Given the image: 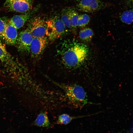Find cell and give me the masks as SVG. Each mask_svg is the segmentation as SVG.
I'll return each mask as SVG.
<instances>
[{
  "instance_id": "cell-16",
  "label": "cell",
  "mask_w": 133,
  "mask_h": 133,
  "mask_svg": "<svg viewBox=\"0 0 133 133\" xmlns=\"http://www.w3.org/2000/svg\"><path fill=\"white\" fill-rule=\"evenodd\" d=\"M89 16L85 14L79 15L77 20L78 27L83 28L85 27L90 21Z\"/></svg>"
},
{
  "instance_id": "cell-15",
  "label": "cell",
  "mask_w": 133,
  "mask_h": 133,
  "mask_svg": "<svg viewBox=\"0 0 133 133\" xmlns=\"http://www.w3.org/2000/svg\"><path fill=\"white\" fill-rule=\"evenodd\" d=\"M121 21L127 24L133 23V9L123 12L120 16Z\"/></svg>"
},
{
  "instance_id": "cell-11",
  "label": "cell",
  "mask_w": 133,
  "mask_h": 133,
  "mask_svg": "<svg viewBox=\"0 0 133 133\" xmlns=\"http://www.w3.org/2000/svg\"><path fill=\"white\" fill-rule=\"evenodd\" d=\"M33 124L38 127H49L50 123L47 112L45 111L41 112L37 115L33 122Z\"/></svg>"
},
{
  "instance_id": "cell-7",
  "label": "cell",
  "mask_w": 133,
  "mask_h": 133,
  "mask_svg": "<svg viewBox=\"0 0 133 133\" xmlns=\"http://www.w3.org/2000/svg\"><path fill=\"white\" fill-rule=\"evenodd\" d=\"M33 0H18L4 4L5 8L8 11L24 13L32 10Z\"/></svg>"
},
{
  "instance_id": "cell-14",
  "label": "cell",
  "mask_w": 133,
  "mask_h": 133,
  "mask_svg": "<svg viewBox=\"0 0 133 133\" xmlns=\"http://www.w3.org/2000/svg\"><path fill=\"white\" fill-rule=\"evenodd\" d=\"M93 32L89 28H86L81 30L79 32V36L80 39L84 42H88L92 39Z\"/></svg>"
},
{
  "instance_id": "cell-6",
  "label": "cell",
  "mask_w": 133,
  "mask_h": 133,
  "mask_svg": "<svg viewBox=\"0 0 133 133\" xmlns=\"http://www.w3.org/2000/svg\"><path fill=\"white\" fill-rule=\"evenodd\" d=\"M47 38L33 37L31 42L30 53L32 57L37 59L42 54L48 43Z\"/></svg>"
},
{
  "instance_id": "cell-20",
  "label": "cell",
  "mask_w": 133,
  "mask_h": 133,
  "mask_svg": "<svg viewBox=\"0 0 133 133\" xmlns=\"http://www.w3.org/2000/svg\"><path fill=\"white\" fill-rule=\"evenodd\" d=\"M17 0H6V1L4 4L7 3Z\"/></svg>"
},
{
  "instance_id": "cell-2",
  "label": "cell",
  "mask_w": 133,
  "mask_h": 133,
  "mask_svg": "<svg viewBox=\"0 0 133 133\" xmlns=\"http://www.w3.org/2000/svg\"><path fill=\"white\" fill-rule=\"evenodd\" d=\"M46 77L63 91L67 105L78 108L83 107L87 104H93L88 102L86 93L81 86L75 84H68L58 83L47 77Z\"/></svg>"
},
{
  "instance_id": "cell-17",
  "label": "cell",
  "mask_w": 133,
  "mask_h": 133,
  "mask_svg": "<svg viewBox=\"0 0 133 133\" xmlns=\"http://www.w3.org/2000/svg\"><path fill=\"white\" fill-rule=\"evenodd\" d=\"M10 56L6 48L0 40V60L6 61L10 60Z\"/></svg>"
},
{
  "instance_id": "cell-4",
  "label": "cell",
  "mask_w": 133,
  "mask_h": 133,
  "mask_svg": "<svg viewBox=\"0 0 133 133\" xmlns=\"http://www.w3.org/2000/svg\"><path fill=\"white\" fill-rule=\"evenodd\" d=\"M107 5L106 3L100 0H81L77 7L80 11L92 13L105 8Z\"/></svg>"
},
{
  "instance_id": "cell-19",
  "label": "cell",
  "mask_w": 133,
  "mask_h": 133,
  "mask_svg": "<svg viewBox=\"0 0 133 133\" xmlns=\"http://www.w3.org/2000/svg\"><path fill=\"white\" fill-rule=\"evenodd\" d=\"M9 19L5 17H0V36L4 31Z\"/></svg>"
},
{
  "instance_id": "cell-18",
  "label": "cell",
  "mask_w": 133,
  "mask_h": 133,
  "mask_svg": "<svg viewBox=\"0 0 133 133\" xmlns=\"http://www.w3.org/2000/svg\"><path fill=\"white\" fill-rule=\"evenodd\" d=\"M61 19L66 27L71 29L69 19L66 9H63L62 12Z\"/></svg>"
},
{
  "instance_id": "cell-21",
  "label": "cell",
  "mask_w": 133,
  "mask_h": 133,
  "mask_svg": "<svg viewBox=\"0 0 133 133\" xmlns=\"http://www.w3.org/2000/svg\"><path fill=\"white\" fill-rule=\"evenodd\" d=\"M130 1L133 5V0H129Z\"/></svg>"
},
{
  "instance_id": "cell-13",
  "label": "cell",
  "mask_w": 133,
  "mask_h": 133,
  "mask_svg": "<svg viewBox=\"0 0 133 133\" xmlns=\"http://www.w3.org/2000/svg\"><path fill=\"white\" fill-rule=\"evenodd\" d=\"M93 115L92 114L86 116H71L66 114H63L58 116L56 123L58 124L66 125L69 123L74 119L88 116Z\"/></svg>"
},
{
  "instance_id": "cell-22",
  "label": "cell",
  "mask_w": 133,
  "mask_h": 133,
  "mask_svg": "<svg viewBox=\"0 0 133 133\" xmlns=\"http://www.w3.org/2000/svg\"><path fill=\"white\" fill-rule=\"evenodd\" d=\"M76 0V1H80L81 0Z\"/></svg>"
},
{
  "instance_id": "cell-10",
  "label": "cell",
  "mask_w": 133,
  "mask_h": 133,
  "mask_svg": "<svg viewBox=\"0 0 133 133\" xmlns=\"http://www.w3.org/2000/svg\"><path fill=\"white\" fill-rule=\"evenodd\" d=\"M37 9L35 8L24 14L14 16L9 19L8 22L17 29H19L22 27L26 22L32 17Z\"/></svg>"
},
{
  "instance_id": "cell-1",
  "label": "cell",
  "mask_w": 133,
  "mask_h": 133,
  "mask_svg": "<svg viewBox=\"0 0 133 133\" xmlns=\"http://www.w3.org/2000/svg\"><path fill=\"white\" fill-rule=\"evenodd\" d=\"M60 61L65 68L73 69L81 66L88 53L87 46L73 40H65L60 45L57 50Z\"/></svg>"
},
{
  "instance_id": "cell-12",
  "label": "cell",
  "mask_w": 133,
  "mask_h": 133,
  "mask_svg": "<svg viewBox=\"0 0 133 133\" xmlns=\"http://www.w3.org/2000/svg\"><path fill=\"white\" fill-rule=\"evenodd\" d=\"M66 9L71 29L75 30L78 27L77 22L79 14L77 11L73 8H69Z\"/></svg>"
},
{
  "instance_id": "cell-5",
  "label": "cell",
  "mask_w": 133,
  "mask_h": 133,
  "mask_svg": "<svg viewBox=\"0 0 133 133\" xmlns=\"http://www.w3.org/2000/svg\"><path fill=\"white\" fill-rule=\"evenodd\" d=\"M28 28L33 37H44L46 36V22L39 17H35L31 19Z\"/></svg>"
},
{
  "instance_id": "cell-9",
  "label": "cell",
  "mask_w": 133,
  "mask_h": 133,
  "mask_svg": "<svg viewBox=\"0 0 133 133\" xmlns=\"http://www.w3.org/2000/svg\"><path fill=\"white\" fill-rule=\"evenodd\" d=\"M18 36L17 29L8 21L0 36L6 44L13 45L17 43Z\"/></svg>"
},
{
  "instance_id": "cell-3",
  "label": "cell",
  "mask_w": 133,
  "mask_h": 133,
  "mask_svg": "<svg viewBox=\"0 0 133 133\" xmlns=\"http://www.w3.org/2000/svg\"><path fill=\"white\" fill-rule=\"evenodd\" d=\"M45 22L46 25V35L50 40H55L65 33L66 27L58 16H55Z\"/></svg>"
},
{
  "instance_id": "cell-8",
  "label": "cell",
  "mask_w": 133,
  "mask_h": 133,
  "mask_svg": "<svg viewBox=\"0 0 133 133\" xmlns=\"http://www.w3.org/2000/svg\"><path fill=\"white\" fill-rule=\"evenodd\" d=\"M33 37L28 28L21 31L18 36L17 43L20 51L30 52V47Z\"/></svg>"
}]
</instances>
